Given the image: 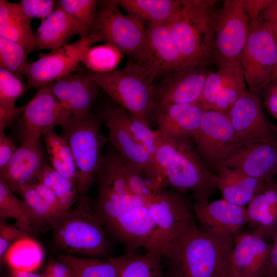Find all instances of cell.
<instances>
[{
  "label": "cell",
  "instance_id": "11",
  "mask_svg": "<svg viewBox=\"0 0 277 277\" xmlns=\"http://www.w3.org/2000/svg\"><path fill=\"white\" fill-rule=\"evenodd\" d=\"M155 228L154 248L160 249L176 241L196 223L193 205L181 193L168 188L147 200Z\"/></svg>",
  "mask_w": 277,
  "mask_h": 277
},
{
  "label": "cell",
  "instance_id": "29",
  "mask_svg": "<svg viewBox=\"0 0 277 277\" xmlns=\"http://www.w3.org/2000/svg\"><path fill=\"white\" fill-rule=\"evenodd\" d=\"M31 20L19 4L0 1V36L21 45L28 54L34 39Z\"/></svg>",
  "mask_w": 277,
  "mask_h": 277
},
{
  "label": "cell",
  "instance_id": "21",
  "mask_svg": "<svg viewBox=\"0 0 277 277\" xmlns=\"http://www.w3.org/2000/svg\"><path fill=\"white\" fill-rule=\"evenodd\" d=\"M100 88L88 74L70 73L51 83L52 93L73 116H82L91 109Z\"/></svg>",
  "mask_w": 277,
  "mask_h": 277
},
{
  "label": "cell",
  "instance_id": "51",
  "mask_svg": "<svg viewBox=\"0 0 277 277\" xmlns=\"http://www.w3.org/2000/svg\"><path fill=\"white\" fill-rule=\"evenodd\" d=\"M42 274L44 277H72L69 267L58 260H50Z\"/></svg>",
  "mask_w": 277,
  "mask_h": 277
},
{
  "label": "cell",
  "instance_id": "22",
  "mask_svg": "<svg viewBox=\"0 0 277 277\" xmlns=\"http://www.w3.org/2000/svg\"><path fill=\"white\" fill-rule=\"evenodd\" d=\"M204 111L198 102L160 107L154 116L156 130L169 138L190 140L200 127Z\"/></svg>",
  "mask_w": 277,
  "mask_h": 277
},
{
  "label": "cell",
  "instance_id": "25",
  "mask_svg": "<svg viewBox=\"0 0 277 277\" xmlns=\"http://www.w3.org/2000/svg\"><path fill=\"white\" fill-rule=\"evenodd\" d=\"M76 35H80L77 24L64 10L56 6L42 21L34 33L33 42L29 53L42 49L56 50L67 44Z\"/></svg>",
  "mask_w": 277,
  "mask_h": 277
},
{
  "label": "cell",
  "instance_id": "19",
  "mask_svg": "<svg viewBox=\"0 0 277 277\" xmlns=\"http://www.w3.org/2000/svg\"><path fill=\"white\" fill-rule=\"evenodd\" d=\"M222 167L239 170L262 181H273L277 174V141L240 144Z\"/></svg>",
  "mask_w": 277,
  "mask_h": 277
},
{
  "label": "cell",
  "instance_id": "48",
  "mask_svg": "<svg viewBox=\"0 0 277 277\" xmlns=\"http://www.w3.org/2000/svg\"><path fill=\"white\" fill-rule=\"evenodd\" d=\"M264 104L274 117L277 114V80L272 81L263 92Z\"/></svg>",
  "mask_w": 277,
  "mask_h": 277
},
{
  "label": "cell",
  "instance_id": "37",
  "mask_svg": "<svg viewBox=\"0 0 277 277\" xmlns=\"http://www.w3.org/2000/svg\"><path fill=\"white\" fill-rule=\"evenodd\" d=\"M122 52L111 44L90 46L84 53L81 63L91 71L108 72L115 70L122 57Z\"/></svg>",
  "mask_w": 277,
  "mask_h": 277
},
{
  "label": "cell",
  "instance_id": "17",
  "mask_svg": "<svg viewBox=\"0 0 277 277\" xmlns=\"http://www.w3.org/2000/svg\"><path fill=\"white\" fill-rule=\"evenodd\" d=\"M271 243L254 230L241 231L234 238L228 274L235 277H263Z\"/></svg>",
  "mask_w": 277,
  "mask_h": 277
},
{
  "label": "cell",
  "instance_id": "7",
  "mask_svg": "<svg viewBox=\"0 0 277 277\" xmlns=\"http://www.w3.org/2000/svg\"><path fill=\"white\" fill-rule=\"evenodd\" d=\"M102 123L92 112L71 116L63 129L62 136L68 140L79 172L76 188L80 194H86L95 182L107 139L101 129Z\"/></svg>",
  "mask_w": 277,
  "mask_h": 277
},
{
  "label": "cell",
  "instance_id": "5",
  "mask_svg": "<svg viewBox=\"0 0 277 277\" xmlns=\"http://www.w3.org/2000/svg\"><path fill=\"white\" fill-rule=\"evenodd\" d=\"M88 74L118 105L150 127L156 109L155 72L143 63L130 62L123 68Z\"/></svg>",
  "mask_w": 277,
  "mask_h": 277
},
{
  "label": "cell",
  "instance_id": "15",
  "mask_svg": "<svg viewBox=\"0 0 277 277\" xmlns=\"http://www.w3.org/2000/svg\"><path fill=\"white\" fill-rule=\"evenodd\" d=\"M71 116L52 93L51 83L41 87L25 106L19 121L23 140L39 141L56 126L65 127Z\"/></svg>",
  "mask_w": 277,
  "mask_h": 277
},
{
  "label": "cell",
  "instance_id": "23",
  "mask_svg": "<svg viewBox=\"0 0 277 277\" xmlns=\"http://www.w3.org/2000/svg\"><path fill=\"white\" fill-rule=\"evenodd\" d=\"M142 63L157 75L168 74L188 66L166 22L147 27L146 51Z\"/></svg>",
  "mask_w": 277,
  "mask_h": 277
},
{
  "label": "cell",
  "instance_id": "39",
  "mask_svg": "<svg viewBox=\"0 0 277 277\" xmlns=\"http://www.w3.org/2000/svg\"><path fill=\"white\" fill-rule=\"evenodd\" d=\"M28 54L27 50L21 45L0 36V68L21 80L25 76Z\"/></svg>",
  "mask_w": 277,
  "mask_h": 277
},
{
  "label": "cell",
  "instance_id": "55",
  "mask_svg": "<svg viewBox=\"0 0 277 277\" xmlns=\"http://www.w3.org/2000/svg\"><path fill=\"white\" fill-rule=\"evenodd\" d=\"M277 80V65H276V67L274 70V71L273 72V75L272 76V78H271V82L272 81H276Z\"/></svg>",
  "mask_w": 277,
  "mask_h": 277
},
{
  "label": "cell",
  "instance_id": "2",
  "mask_svg": "<svg viewBox=\"0 0 277 277\" xmlns=\"http://www.w3.org/2000/svg\"><path fill=\"white\" fill-rule=\"evenodd\" d=\"M235 236H223L195 224L161 249L165 277H225Z\"/></svg>",
  "mask_w": 277,
  "mask_h": 277
},
{
  "label": "cell",
  "instance_id": "40",
  "mask_svg": "<svg viewBox=\"0 0 277 277\" xmlns=\"http://www.w3.org/2000/svg\"><path fill=\"white\" fill-rule=\"evenodd\" d=\"M241 66L218 69L207 76L198 103L204 110H210L224 86L241 71Z\"/></svg>",
  "mask_w": 277,
  "mask_h": 277
},
{
  "label": "cell",
  "instance_id": "6",
  "mask_svg": "<svg viewBox=\"0 0 277 277\" xmlns=\"http://www.w3.org/2000/svg\"><path fill=\"white\" fill-rule=\"evenodd\" d=\"M90 200L81 194L74 208L55 221L51 228L53 244L66 254L108 259L111 252L109 235L91 212Z\"/></svg>",
  "mask_w": 277,
  "mask_h": 277
},
{
  "label": "cell",
  "instance_id": "18",
  "mask_svg": "<svg viewBox=\"0 0 277 277\" xmlns=\"http://www.w3.org/2000/svg\"><path fill=\"white\" fill-rule=\"evenodd\" d=\"M195 218L202 230L223 236H235L248 223L246 207L223 199L194 203Z\"/></svg>",
  "mask_w": 277,
  "mask_h": 277
},
{
  "label": "cell",
  "instance_id": "31",
  "mask_svg": "<svg viewBox=\"0 0 277 277\" xmlns=\"http://www.w3.org/2000/svg\"><path fill=\"white\" fill-rule=\"evenodd\" d=\"M15 192L24 204L33 233L51 229L55 221L64 213L58 212L49 205L31 184L20 186Z\"/></svg>",
  "mask_w": 277,
  "mask_h": 277
},
{
  "label": "cell",
  "instance_id": "20",
  "mask_svg": "<svg viewBox=\"0 0 277 277\" xmlns=\"http://www.w3.org/2000/svg\"><path fill=\"white\" fill-rule=\"evenodd\" d=\"M210 72L205 67L187 66L168 73L155 88L156 109L170 104L197 102Z\"/></svg>",
  "mask_w": 277,
  "mask_h": 277
},
{
  "label": "cell",
  "instance_id": "27",
  "mask_svg": "<svg viewBox=\"0 0 277 277\" xmlns=\"http://www.w3.org/2000/svg\"><path fill=\"white\" fill-rule=\"evenodd\" d=\"M216 172L219 189L222 192L223 198L243 207H246L256 193L269 182L258 180L239 170L228 167H221Z\"/></svg>",
  "mask_w": 277,
  "mask_h": 277
},
{
  "label": "cell",
  "instance_id": "10",
  "mask_svg": "<svg viewBox=\"0 0 277 277\" xmlns=\"http://www.w3.org/2000/svg\"><path fill=\"white\" fill-rule=\"evenodd\" d=\"M250 18L244 0H225L217 11L214 59L218 69L237 67L247 41Z\"/></svg>",
  "mask_w": 277,
  "mask_h": 277
},
{
  "label": "cell",
  "instance_id": "42",
  "mask_svg": "<svg viewBox=\"0 0 277 277\" xmlns=\"http://www.w3.org/2000/svg\"><path fill=\"white\" fill-rule=\"evenodd\" d=\"M124 116L131 132L156 163V139L155 130H152L148 125L125 109Z\"/></svg>",
  "mask_w": 277,
  "mask_h": 277
},
{
  "label": "cell",
  "instance_id": "45",
  "mask_svg": "<svg viewBox=\"0 0 277 277\" xmlns=\"http://www.w3.org/2000/svg\"><path fill=\"white\" fill-rule=\"evenodd\" d=\"M30 235L19 228L15 223L10 224L7 221H0V261L10 246L15 241Z\"/></svg>",
  "mask_w": 277,
  "mask_h": 277
},
{
  "label": "cell",
  "instance_id": "13",
  "mask_svg": "<svg viewBox=\"0 0 277 277\" xmlns=\"http://www.w3.org/2000/svg\"><path fill=\"white\" fill-rule=\"evenodd\" d=\"M124 109L118 104L105 106L97 116L109 130L113 148L124 160L156 183L167 187L164 175L143 146L131 132L124 116Z\"/></svg>",
  "mask_w": 277,
  "mask_h": 277
},
{
  "label": "cell",
  "instance_id": "44",
  "mask_svg": "<svg viewBox=\"0 0 277 277\" xmlns=\"http://www.w3.org/2000/svg\"><path fill=\"white\" fill-rule=\"evenodd\" d=\"M19 4L25 14L30 19L38 18L43 21L54 10L55 2L53 0H22Z\"/></svg>",
  "mask_w": 277,
  "mask_h": 277
},
{
  "label": "cell",
  "instance_id": "53",
  "mask_svg": "<svg viewBox=\"0 0 277 277\" xmlns=\"http://www.w3.org/2000/svg\"><path fill=\"white\" fill-rule=\"evenodd\" d=\"M250 19L259 16L261 11L271 0H244Z\"/></svg>",
  "mask_w": 277,
  "mask_h": 277
},
{
  "label": "cell",
  "instance_id": "41",
  "mask_svg": "<svg viewBox=\"0 0 277 277\" xmlns=\"http://www.w3.org/2000/svg\"><path fill=\"white\" fill-rule=\"evenodd\" d=\"M248 91L241 70L221 90L211 109L228 114L235 102Z\"/></svg>",
  "mask_w": 277,
  "mask_h": 277
},
{
  "label": "cell",
  "instance_id": "49",
  "mask_svg": "<svg viewBox=\"0 0 277 277\" xmlns=\"http://www.w3.org/2000/svg\"><path fill=\"white\" fill-rule=\"evenodd\" d=\"M25 106L7 107L0 106V133L10 126L21 114H23Z\"/></svg>",
  "mask_w": 277,
  "mask_h": 277
},
{
  "label": "cell",
  "instance_id": "36",
  "mask_svg": "<svg viewBox=\"0 0 277 277\" xmlns=\"http://www.w3.org/2000/svg\"><path fill=\"white\" fill-rule=\"evenodd\" d=\"M9 219H15V224L28 234L33 233L23 201L18 199L9 186L0 180V221H7Z\"/></svg>",
  "mask_w": 277,
  "mask_h": 277
},
{
  "label": "cell",
  "instance_id": "16",
  "mask_svg": "<svg viewBox=\"0 0 277 277\" xmlns=\"http://www.w3.org/2000/svg\"><path fill=\"white\" fill-rule=\"evenodd\" d=\"M228 114L240 144L277 141L276 127L266 117L260 97L246 92Z\"/></svg>",
  "mask_w": 277,
  "mask_h": 277
},
{
  "label": "cell",
  "instance_id": "54",
  "mask_svg": "<svg viewBox=\"0 0 277 277\" xmlns=\"http://www.w3.org/2000/svg\"><path fill=\"white\" fill-rule=\"evenodd\" d=\"M7 277H44L42 274L17 270H10Z\"/></svg>",
  "mask_w": 277,
  "mask_h": 277
},
{
  "label": "cell",
  "instance_id": "30",
  "mask_svg": "<svg viewBox=\"0 0 277 277\" xmlns=\"http://www.w3.org/2000/svg\"><path fill=\"white\" fill-rule=\"evenodd\" d=\"M44 251L39 243L31 235L14 242L3 256L4 262L10 270L34 272L42 265Z\"/></svg>",
  "mask_w": 277,
  "mask_h": 277
},
{
  "label": "cell",
  "instance_id": "12",
  "mask_svg": "<svg viewBox=\"0 0 277 277\" xmlns=\"http://www.w3.org/2000/svg\"><path fill=\"white\" fill-rule=\"evenodd\" d=\"M193 140L203 163L216 172L240 145L228 114L213 109L204 112Z\"/></svg>",
  "mask_w": 277,
  "mask_h": 277
},
{
  "label": "cell",
  "instance_id": "35",
  "mask_svg": "<svg viewBox=\"0 0 277 277\" xmlns=\"http://www.w3.org/2000/svg\"><path fill=\"white\" fill-rule=\"evenodd\" d=\"M37 181L51 189L66 211L80 198L76 186L47 164L39 171Z\"/></svg>",
  "mask_w": 277,
  "mask_h": 277
},
{
  "label": "cell",
  "instance_id": "1",
  "mask_svg": "<svg viewBox=\"0 0 277 277\" xmlns=\"http://www.w3.org/2000/svg\"><path fill=\"white\" fill-rule=\"evenodd\" d=\"M95 181L96 193L90 200V210L108 234L124 245L126 252L154 248L156 228L147 201L130 189L121 157L113 149L103 154Z\"/></svg>",
  "mask_w": 277,
  "mask_h": 277
},
{
  "label": "cell",
  "instance_id": "26",
  "mask_svg": "<svg viewBox=\"0 0 277 277\" xmlns=\"http://www.w3.org/2000/svg\"><path fill=\"white\" fill-rule=\"evenodd\" d=\"M248 224L268 240L277 229V182H267L246 207Z\"/></svg>",
  "mask_w": 277,
  "mask_h": 277
},
{
  "label": "cell",
  "instance_id": "57",
  "mask_svg": "<svg viewBox=\"0 0 277 277\" xmlns=\"http://www.w3.org/2000/svg\"><path fill=\"white\" fill-rule=\"evenodd\" d=\"M274 118L276 119V120L277 121V114H276V115L274 116ZM276 127V130H277V125L276 126H275Z\"/></svg>",
  "mask_w": 277,
  "mask_h": 277
},
{
  "label": "cell",
  "instance_id": "46",
  "mask_svg": "<svg viewBox=\"0 0 277 277\" xmlns=\"http://www.w3.org/2000/svg\"><path fill=\"white\" fill-rule=\"evenodd\" d=\"M17 148L4 132L0 133V173L7 168Z\"/></svg>",
  "mask_w": 277,
  "mask_h": 277
},
{
  "label": "cell",
  "instance_id": "50",
  "mask_svg": "<svg viewBox=\"0 0 277 277\" xmlns=\"http://www.w3.org/2000/svg\"><path fill=\"white\" fill-rule=\"evenodd\" d=\"M259 16L271 28L277 46V0H271L260 13Z\"/></svg>",
  "mask_w": 277,
  "mask_h": 277
},
{
  "label": "cell",
  "instance_id": "56",
  "mask_svg": "<svg viewBox=\"0 0 277 277\" xmlns=\"http://www.w3.org/2000/svg\"><path fill=\"white\" fill-rule=\"evenodd\" d=\"M225 277H235V276H233L229 274H228Z\"/></svg>",
  "mask_w": 277,
  "mask_h": 277
},
{
  "label": "cell",
  "instance_id": "14",
  "mask_svg": "<svg viewBox=\"0 0 277 277\" xmlns=\"http://www.w3.org/2000/svg\"><path fill=\"white\" fill-rule=\"evenodd\" d=\"M102 42L90 33L72 44H66L47 53H41L34 62L28 63L25 71L27 88H39L79 69L83 55L95 43Z\"/></svg>",
  "mask_w": 277,
  "mask_h": 277
},
{
  "label": "cell",
  "instance_id": "47",
  "mask_svg": "<svg viewBox=\"0 0 277 277\" xmlns=\"http://www.w3.org/2000/svg\"><path fill=\"white\" fill-rule=\"evenodd\" d=\"M37 193L53 208L60 212H66L55 194L47 186L37 181L31 184Z\"/></svg>",
  "mask_w": 277,
  "mask_h": 277
},
{
  "label": "cell",
  "instance_id": "4",
  "mask_svg": "<svg viewBox=\"0 0 277 277\" xmlns=\"http://www.w3.org/2000/svg\"><path fill=\"white\" fill-rule=\"evenodd\" d=\"M216 0H181L166 22L186 64L206 68L213 63Z\"/></svg>",
  "mask_w": 277,
  "mask_h": 277
},
{
  "label": "cell",
  "instance_id": "52",
  "mask_svg": "<svg viewBox=\"0 0 277 277\" xmlns=\"http://www.w3.org/2000/svg\"><path fill=\"white\" fill-rule=\"evenodd\" d=\"M272 240L263 277H277V229L273 235Z\"/></svg>",
  "mask_w": 277,
  "mask_h": 277
},
{
  "label": "cell",
  "instance_id": "3",
  "mask_svg": "<svg viewBox=\"0 0 277 277\" xmlns=\"http://www.w3.org/2000/svg\"><path fill=\"white\" fill-rule=\"evenodd\" d=\"M155 132V161L167 187L191 193L194 203L208 201L219 190L217 176L205 165L190 140H173Z\"/></svg>",
  "mask_w": 277,
  "mask_h": 277
},
{
  "label": "cell",
  "instance_id": "43",
  "mask_svg": "<svg viewBox=\"0 0 277 277\" xmlns=\"http://www.w3.org/2000/svg\"><path fill=\"white\" fill-rule=\"evenodd\" d=\"M25 90L22 80L7 70L0 68V106L15 107L17 100Z\"/></svg>",
  "mask_w": 277,
  "mask_h": 277
},
{
  "label": "cell",
  "instance_id": "38",
  "mask_svg": "<svg viewBox=\"0 0 277 277\" xmlns=\"http://www.w3.org/2000/svg\"><path fill=\"white\" fill-rule=\"evenodd\" d=\"M98 4L95 0H60L56 6L67 13L77 24L80 38L87 37L92 29Z\"/></svg>",
  "mask_w": 277,
  "mask_h": 277
},
{
  "label": "cell",
  "instance_id": "34",
  "mask_svg": "<svg viewBox=\"0 0 277 277\" xmlns=\"http://www.w3.org/2000/svg\"><path fill=\"white\" fill-rule=\"evenodd\" d=\"M58 260L69 268L72 277H118L114 264L110 258L104 259L64 254Z\"/></svg>",
  "mask_w": 277,
  "mask_h": 277
},
{
  "label": "cell",
  "instance_id": "32",
  "mask_svg": "<svg viewBox=\"0 0 277 277\" xmlns=\"http://www.w3.org/2000/svg\"><path fill=\"white\" fill-rule=\"evenodd\" d=\"M129 14L148 26L166 22L178 8L181 0H115Z\"/></svg>",
  "mask_w": 277,
  "mask_h": 277
},
{
  "label": "cell",
  "instance_id": "9",
  "mask_svg": "<svg viewBox=\"0 0 277 277\" xmlns=\"http://www.w3.org/2000/svg\"><path fill=\"white\" fill-rule=\"evenodd\" d=\"M240 65L249 92L261 97L277 65V46L271 28L260 16L250 19Z\"/></svg>",
  "mask_w": 277,
  "mask_h": 277
},
{
  "label": "cell",
  "instance_id": "8",
  "mask_svg": "<svg viewBox=\"0 0 277 277\" xmlns=\"http://www.w3.org/2000/svg\"><path fill=\"white\" fill-rule=\"evenodd\" d=\"M147 33L144 23L123 14L116 1L109 0L103 1L96 11L90 33L142 63L146 54Z\"/></svg>",
  "mask_w": 277,
  "mask_h": 277
},
{
  "label": "cell",
  "instance_id": "33",
  "mask_svg": "<svg viewBox=\"0 0 277 277\" xmlns=\"http://www.w3.org/2000/svg\"><path fill=\"white\" fill-rule=\"evenodd\" d=\"M43 136L52 167L76 187L79 172L68 141L53 130Z\"/></svg>",
  "mask_w": 277,
  "mask_h": 277
},
{
  "label": "cell",
  "instance_id": "28",
  "mask_svg": "<svg viewBox=\"0 0 277 277\" xmlns=\"http://www.w3.org/2000/svg\"><path fill=\"white\" fill-rule=\"evenodd\" d=\"M115 265L118 277H165L161 249L153 248L144 253L135 251L110 257Z\"/></svg>",
  "mask_w": 277,
  "mask_h": 277
},
{
  "label": "cell",
  "instance_id": "24",
  "mask_svg": "<svg viewBox=\"0 0 277 277\" xmlns=\"http://www.w3.org/2000/svg\"><path fill=\"white\" fill-rule=\"evenodd\" d=\"M46 164L39 141L24 139L7 168L0 173V180L15 192L20 186L36 181L38 174Z\"/></svg>",
  "mask_w": 277,
  "mask_h": 277
}]
</instances>
